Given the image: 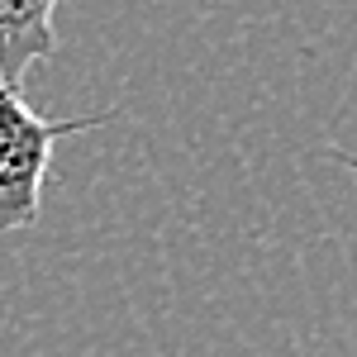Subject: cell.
<instances>
[{"instance_id": "obj_2", "label": "cell", "mask_w": 357, "mask_h": 357, "mask_svg": "<svg viewBox=\"0 0 357 357\" xmlns=\"http://www.w3.org/2000/svg\"><path fill=\"white\" fill-rule=\"evenodd\" d=\"M57 0H0V72L24 86L29 67L57 53Z\"/></svg>"}, {"instance_id": "obj_1", "label": "cell", "mask_w": 357, "mask_h": 357, "mask_svg": "<svg viewBox=\"0 0 357 357\" xmlns=\"http://www.w3.org/2000/svg\"><path fill=\"white\" fill-rule=\"evenodd\" d=\"M114 110L82 119H43L24 105V86L5 82L0 72V234L33 229L43 205V181L53 167V148L72 134L110 124Z\"/></svg>"}, {"instance_id": "obj_3", "label": "cell", "mask_w": 357, "mask_h": 357, "mask_svg": "<svg viewBox=\"0 0 357 357\" xmlns=\"http://www.w3.org/2000/svg\"><path fill=\"white\" fill-rule=\"evenodd\" d=\"M338 158H343V162H348V167H353V172H357V158H348V153H338Z\"/></svg>"}]
</instances>
